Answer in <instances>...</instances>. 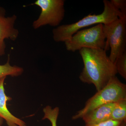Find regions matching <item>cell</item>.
I'll return each mask as SVG.
<instances>
[{
    "instance_id": "obj_15",
    "label": "cell",
    "mask_w": 126,
    "mask_h": 126,
    "mask_svg": "<svg viewBox=\"0 0 126 126\" xmlns=\"http://www.w3.org/2000/svg\"><path fill=\"white\" fill-rule=\"evenodd\" d=\"M122 122L109 120L97 124L89 125L85 124L84 126H120Z\"/></svg>"
},
{
    "instance_id": "obj_13",
    "label": "cell",
    "mask_w": 126,
    "mask_h": 126,
    "mask_svg": "<svg viewBox=\"0 0 126 126\" xmlns=\"http://www.w3.org/2000/svg\"><path fill=\"white\" fill-rule=\"evenodd\" d=\"M117 72L126 79V51L117 57L114 62Z\"/></svg>"
},
{
    "instance_id": "obj_1",
    "label": "cell",
    "mask_w": 126,
    "mask_h": 126,
    "mask_svg": "<svg viewBox=\"0 0 126 126\" xmlns=\"http://www.w3.org/2000/svg\"><path fill=\"white\" fill-rule=\"evenodd\" d=\"M79 51L84 64L79 78L84 83L94 85L97 91L105 87L117 73L114 63L105 50L83 48Z\"/></svg>"
},
{
    "instance_id": "obj_3",
    "label": "cell",
    "mask_w": 126,
    "mask_h": 126,
    "mask_svg": "<svg viewBox=\"0 0 126 126\" xmlns=\"http://www.w3.org/2000/svg\"><path fill=\"white\" fill-rule=\"evenodd\" d=\"M126 99V85L115 76L105 87L86 102L83 108L77 112L72 117L73 120L82 118L84 115L94 109L104 104L116 103Z\"/></svg>"
},
{
    "instance_id": "obj_10",
    "label": "cell",
    "mask_w": 126,
    "mask_h": 126,
    "mask_svg": "<svg viewBox=\"0 0 126 126\" xmlns=\"http://www.w3.org/2000/svg\"><path fill=\"white\" fill-rule=\"evenodd\" d=\"M10 55H8L6 63L0 65V81L7 76L17 77L20 76L24 72V69L16 65H11L10 64Z\"/></svg>"
},
{
    "instance_id": "obj_9",
    "label": "cell",
    "mask_w": 126,
    "mask_h": 126,
    "mask_svg": "<svg viewBox=\"0 0 126 126\" xmlns=\"http://www.w3.org/2000/svg\"><path fill=\"white\" fill-rule=\"evenodd\" d=\"M116 103L107 104L99 106L88 112L82 119L86 125L97 124L110 120Z\"/></svg>"
},
{
    "instance_id": "obj_16",
    "label": "cell",
    "mask_w": 126,
    "mask_h": 126,
    "mask_svg": "<svg viewBox=\"0 0 126 126\" xmlns=\"http://www.w3.org/2000/svg\"><path fill=\"white\" fill-rule=\"evenodd\" d=\"M4 119L0 117V126H2L3 123V121H4Z\"/></svg>"
},
{
    "instance_id": "obj_4",
    "label": "cell",
    "mask_w": 126,
    "mask_h": 126,
    "mask_svg": "<svg viewBox=\"0 0 126 126\" xmlns=\"http://www.w3.org/2000/svg\"><path fill=\"white\" fill-rule=\"evenodd\" d=\"M104 25L98 24L88 29L79 31L64 41L68 51L75 52L83 48L105 50L106 37Z\"/></svg>"
},
{
    "instance_id": "obj_14",
    "label": "cell",
    "mask_w": 126,
    "mask_h": 126,
    "mask_svg": "<svg viewBox=\"0 0 126 126\" xmlns=\"http://www.w3.org/2000/svg\"><path fill=\"white\" fill-rule=\"evenodd\" d=\"M113 5L126 17V0H111Z\"/></svg>"
},
{
    "instance_id": "obj_6",
    "label": "cell",
    "mask_w": 126,
    "mask_h": 126,
    "mask_svg": "<svg viewBox=\"0 0 126 126\" xmlns=\"http://www.w3.org/2000/svg\"><path fill=\"white\" fill-rule=\"evenodd\" d=\"M64 0H37L34 2L40 8L38 18L34 21L32 26L38 29L46 25L54 27L60 26L64 18L65 10Z\"/></svg>"
},
{
    "instance_id": "obj_8",
    "label": "cell",
    "mask_w": 126,
    "mask_h": 126,
    "mask_svg": "<svg viewBox=\"0 0 126 126\" xmlns=\"http://www.w3.org/2000/svg\"><path fill=\"white\" fill-rule=\"evenodd\" d=\"M6 78L0 81V117L5 121L8 126H27L25 122L14 116L7 108V102L12 98L5 93L4 83Z\"/></svg>"
},
{
    "instance_id": "obj_7",
    "label": "cell",
    "mask_w": 126,
    "mask_h": 126,
    "mask_svg": "<svg viewBox=\"0 0 126 126\" xmlns=\"http://www.w3.org/2000/svg\"><path fill=\"white\" fill-rule=\"evenodd\" d=\"M16 19L17 16L15 15L6 16L5 10L0 7V56L5 54V40L15 41L18 38L19 31L15 26Z\"/></svg>"
},
{
    "instance_id": "obj_12",
    "label": "cell",
    "mask_w": 126,
    "mask_h": 126,
    "mask_svg": "<svg viewBox=\"0 0 126 126\" xmlns=\"http://www.w3.org/2000/svg\"><path fill=\"white\" fill-rule=\"evenodd\" d=\"M44 113L43 120L47 119L50 122L52 126H57V122L59 113V109L58 107L52 108L51 106H47L43 109Z\"/></svg>"
},
{
    "instance_id": "obj_5",
    "label": "cell",
    "mask_w": 126,
    "mask_h": 126,
    "mask_svg": "<svg viewBox=\"0 0 126 126\" xmlns=\"http://www.w3.org/2000/svg\"><path fill=\"white\" fill-rule=\"evenodd\" d=\"M103 27L106 37L105 50L110 49L109 57L114 63L117 57L126 51V18H118L104 25Z\"/></svg>"
},
{
    "instance_id": "obj_2",
    "label": "cell",
    "mask_w": 126,
    "mask_h": 126,
    "mask_svg": "<svg viewBox=\"0 0 126 126\" xmlns=\"http://www.w3.org/2000/svg\"><path fill=\"white\" fill-rule=\"evenodd\" d=\"M103 11L101 14H90L75 23L61 25L53 30V39L56 42H64L79 31L94 24L107 25L118 18H126L110 1H103Z\"/></svg>"
},
{
    "instance_id": "obj_11",
    "label": "cell",
    "mask_w": 126,
    "mask_h": 126,
    "mask_svg": "<svg viewBox=\"0 0 126 126\" xmlns=\"http://www.w3.org/2000/svg\"><path fill=\"white\" fill-rule=\"evenodd\" d=\"M110 120L126 122V99L116 103L112 111Z\"/></svg>"
}]
</instances>
